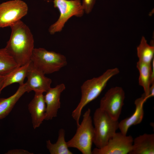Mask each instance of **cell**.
<instances>
[{
	"label": "cell",
	"mask_w": 154,
	"mask_h": 154,
	"mask_svg": "<svg viewBox=\"0 0 154 154\" xmlns=\"http://www.w3.org/2000/svg\"><path fill=\"white\" fill-rule=\"evenodd\" d=\"M27 90L25 83L19 87L16 92L7 98H0V119L7 116L17 102Z\"/></svg>",
	"instance_id": "obj_16"
},
{
	"label": "cell",
	"mask_w": 154,
	"mask_h": 154,
	"mask_svg": "<svg viewBox=\"0 0 154 154\" xmlns=\"http://www.w3.org/2000/svg\"><path fill=\"white\" fill-rule=\"evenodd\" d=\"M54 7L60 15L58 20L49 27V33L53 35L61 31L65 23L73 16L82 17L84 11L80 0H53Z\"/></svg>",
	"instance_id": "obj_6"
},
{
	"label": "cell",
	"mask_w": 154,
	"mask_h": 154,
	"mask_svg": "<svg viewBox=\"0 0 154 154\" xmlns=\"http://www.w3.org/2000/svg\"><path fill=\"white\" fill-rule=\"evenodd\" d=\"M65 88L64 84L61 83L54 88L51 87L45 92L44 95L46 105L45 120H50L57 117L58 110L60 107V95Z\"/></svg>",
	"instance_id": "obj_11"
},
{
	"label": "cell",
	"mask_w": 154,
	"mask_h": 154,
	"mask_svg": "<svg viewBox=\"0 0 154 154\" xmlns=\"http://www.w3.org/2000/svg\"><path fill=\"white\" fill-rule=\"evenodd\" d=\"M154 59L152 63L148 64L138 61L136 66L139 72V84L143 89L144 94L147 100L148 98L149 91L151 84L154 83Z\"/></svg>",
	"instance_id": "obj_14"
},
{
	"label": "cell",
	"mask_w": 154,
	"mask_h": 154,
	"mask_svg": "<svg viewBox=\"0 0 154 154\" xmlns=\"http://www.w3.org/2000/svg\"><path fill=\"white\" fill-rule=\"evenodd\" d=\"M27 4L21 0H12L0 4V28L10 27L26 15Z\"/></svg>",
	"instance_id": "obj_7"
},
{
	"label": "cell",
	"mask_w": 154,
	"mask_h": 154,
	"mask_svg": "<svg viewBox=\"0 0 154 154\" xmlns=\"http://www.w3.org/2000/svg\"><path fill=\"white\" fill-rule=\"evenodd\" d=\"M32 123L34 129L39 127L45 120L46 105L43 93L36 92L34 97L28 105Z\"/></svg>",
	"instance_id": "obj_12"
},
{
	"label": "cell",
	"mask_w": 154,
	"mask_h": 154,
	"mask_svg": "<svg viewBox=\"0 0 154 154\" xmlns=\"http://www.w3.org/2000/svg\"><path fill=\"white\" fill-rule=\"evenodd\" d=\"M26 77L27 81L25 83L27 92L33 91L35 93H43L51 88V79L34 66L32 62Z\"/></svg>",
	"instance_id": "obj_10"
},
{
	"label": "cell",
	"mask_w": 154,
	"mask_h": 154,
	"mask_svg": "<svg viewBox=\"0 0 154 154\" xmlns=\"http://www.w3.org/2000/svg\"><path fill=\"white\" fill-rule=\"evenodd\" d=\"M139 61L151 64L154 59V47L149 44L144 36L141 37L140 43L137 48Z\"/></svg>",
	"instance_id": "obj_19"
},
{
	"label": "cell",
	"mask_w": 154,
	"mask_h": 154,
	"mask_svg": "<svg viewBox=\"0 0 154 154\" xmlns=\"http://www.w3.org/2000/svg\"><path fill=\"white\" fill-rule=\"evenodd\" d=\"M133 139L131 135L116 132L105 146L94 148L92 154H129L132 149Z\"/></svg>",
	"instance_id": "obj_9"
},
{
	"label": "cell",
	"mask_w": 154,
	"mask_h": 154,
	"mask_svg": "<svg viewBox=\"0 0 154 154\" xmlns=\"http://www.w3.org/2000/svg\"><path fill=\"white\" fill-rule=\"evenodd\" d=\"M125 93L121 87L109 89L101 99L99 108L112 118L118 120L125 98Z\"/></svg>",
	"instance_id": "obj_8"
},
{
	"label": "cell",
	"mask_w": 154,
	"mask_h": 154,
	"mask_svg": "<svg viewBox=\"0 0 154 154\" xmlns=\"http://www.w3.org/2000/svg\"><path fill=\"white\" fill-rule=\"evenodd\" d=\"M10 27L11 34L5 48L19 66L24 65L31 60L34 48L33 35L21 20Z\"/></svg>",
	"instance_id": "obj_1"
},
{
	"label": "cell",
	"mask_w": 154,
	"mask_h": 154,
	"mask_svg": "<svg viewBox=\"0 0 154 154\" xmlns=\"http://www.w3.org/2000/svg\"><path fill=\"white\" fill-rule=\"evenodd\" d=\"M6 154H33L28 151L22 149H15L8 151Z\"/></svg>",
	"instance_id": "obj_22"
},
{
	"label": "cell",
	"mask_w": 154,
	"mask_h": 154,
	"mask_svg": "<svg viewBox=\"0 0 154 154\" xmlns=\"http://www.w3.org/2000/svg\"><path fill=\"white\" fill-rule=\"evenodd\" d=\"M65 131L62 128L59 129L56 142L52 143L48 139L46 141V147L50 154H72L68 149L65 139Z\"/></svg>",
	"instance_id": "obj_18"
},
{
	"label": "cell",
	"mask_w": 154,
	"mask_h": 154,
	"mask_svg": "<svg viewBox=\"0 0 154 154\" xmlns=\"http://www.w3.org/2000/svg\"><path fill=\"white\" fill-rule=\"evenodd\" d=\"M5 76L0 75V94L2 91V88L5 79Z\"/></svg>",
	"instance_id": "obj_24"
},
{
	"label": "cell",
	"mask_w": 154,
	"mask_h": 154,
	"mask_svg": "<svg viewBox=\"0 0 154 154\" xmlns=\"http://www.w3.org/2000/svg\"><path fill=\"white\" fill-rule=\"evenodd\" d=\"M90 114L88 108L83 115L82 121L77 126L74 135L67 142L68 147L76 148L83 154H92L94 130Z\"/></svg>",
	"instance_id": "obj_4"
},
{
	"label": "cell",
	"mask_w": 154,
	"mask_h": 154,
	"mask_svg": "<svg viewBox=\"0 0 154 154\" xmlns=\"http://www.w3.org/2000/svg\"><path fill=\"white\" fill-rule=\"evenodd\" d=\"M19 66L5 48L0 49V75L5 76Z\"/></svg>",
	"instance_id": "obj_20"
},
{
	"label": "cell",
	"mask_w": 154,
	"mask_h": 154,
	"mask_svg": "<svg viewBox=\"0 0 154 154\" xmlns=\"http://www.w3.org/2000/svg\"><path fill=\"white\" fill-rule=\"evenodd\" d=\"M119 72V69L117 68L109 69L100 76L88 80L83 83L81 86L80 101L72 114L77 126L80 124L79 121L83 108L98 97L106 87L108 81Z\"/></svg>",
	"instance_id": "obj_2"
},
{
	"label": "cell",
	"mask_w": 154,
	"mask_h": 154,
	"mask_svg": "<svg viewBox=\"0 0 154 154\" xmlns=\"http://www.w3.org/2000/svg\"><path fill=\"white\" fill-rule=\"evenodd\" d=\"M94 134L93 143L96 148L105 146L119 128L118 121L114 119L99 108L93 117Z\"/></svg>",
	"instance_id": "obj_3"
},
{
	"label": "cell",
	"mask_w": 154,
	"mask_h": 154,
	"mask_svg": "<svg viewBox=\"0 0 154 154\" xmlns=\"http://www.w3.org/2000/svg\"><path fill=\"white\" fill-rule=\"evenodd\" d=\"M146 101L144 94L141 97L137 99L134 102L135 110L133 114L119 122L118 129L123 134L126 135L131 126L139 124L142 121L144 115L143 106Z\"/></svg>",
	"instance_id": "obj_13"
},
{
	"label": "cell",
	"mask_w": 154,
	"mask_h": 154,
	"mask_svg": "<svg viewBox=\"0 0 154 154\" xmlns=\"http://www.w3.org/2000/svg\"><path fill=\"white\" fill-rule=\"evenodd\" d=\"M154 96V83L152 84L149 88L148 98Z\"/></svg>",
	"instance_id": "obj_23"
},
{
	"label": "cell",
	"mask_w": 154,
	"mask_h": 154,
	"mask_svg": "<svg viewBox=\"0 0 154 154\" xmlns=\"http://www.w3.org/2000/svg\"><path fill=\"white\" fill-rule=\"evenodd\" d=\"M31 63L30 60L24 65L16 68L6 75L2 90L14 83H17L19 85L23 84Z\"/></svg>",
	"instance_id": "obj_17"
},
{
	"label": "cell",
	"mask_w": 154,
	"mask_h": 154,
	"mask_svg": "<svg viewBox=\"0 0 154 154\" xmlns=\"http://www.w3.org/2000/svg\"><path fill=\"white\" fill-rule=\"evenodd\" d=\"M31 61L34 66L45 74L57 72L67 64L64 55L42 48L34 49Z\"/></svg>",
	"instance_id": "obj_5"
},
{
	"label": "cell",
	"mask_w": 154,
	"mask_h": 154,
	"mask_svg": "<svg viewBox=\"0 0 154 154\" xmlns=\"http://www.w3.org/2000/svg\"><path fill=\"white\" fill-rule=\"evenodd\" d=\"M96 1V0H82V4L86 13L89 14L91 12Z\"/></svg>",
	"instance_id": "obj_21"
},
{
	"label": "cell",
	"mask_w": 154,
	"mask_h": 154,
	"mask_svg": "<svg viewBox=\"0 0 154 154\" xmlns=\"http://www.w3.org/2000/svg\"><path fill=\"white\" fill-rule=\"evenodd\" d=\"M154 134L144 133L133 139L129 154H154Z\"/></svg>",
	"instance_id": "obj_15"
}]
</instances>
